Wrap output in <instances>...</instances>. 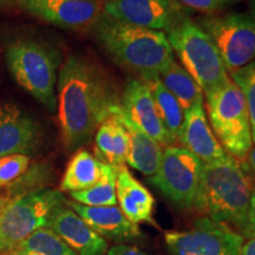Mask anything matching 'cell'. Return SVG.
<instances>
[{
	"label": "cell",
	"instance_id": "cell-1",
	"mask_svg": "<svg viewBox=\"0 0 255 255\" xmlns=\"http://www.w3.org/2000/svg\"><path fill=\"white\" fill-rule=\"evenodd\" d=\"M120 109L121 91L107 70L84 56L64 60L57 82V111L68 150L90 143L98 127Z\"/></svg>",
	"mask_w": 255,
	"mask_h": 255
},
{
	"label": "cell",
	"instance_id": "cell-2",
	"mask_svg": "<svg viewBox=\"0 0 255 255\" xmlns=\"http://www.w3.org/2000/svg\"><path fill=\"white\" fill-rule=\"evenodd\" d=\"M253 183L231 155L212 163H203L194 207L203 218L227 225L244 237Z\"/></svg>",
	"mask_w": 255,
	"mask_h": 255
},
{
	"label": "cell",
	"instance_id": "cell-3",
	"mask_svg": "<svg viewBox=\"0 0 255 255\" xmlns=\"http://www.w3.org/2000/svg\"><path fill=\"white\" fill-rule=\"evenodd\" d=\"M92 30L108 56L143 81L158 77L174 59L163 31L121 23L103 14Z\"/></svg>",
	"mask_w": 255,
	"mask_h": 255
},
{
	"label": "cell",
	"instance_id": "cell-4",
	"mask_svg": "<svg viewBox=\"0 0 255 255\" xmlns=\"http://www.w3.org/2000/svg\"><path fill=\"white\" fill-rule=\"evenodd\" d=\"M5 57L15 82L50 113H55L60 65L58 51L41 41L21 38L8 44Z\"/></svg>",
	"mask_w": 255,
	"mask_h": 255
},
{
	"label": "cell",
	"instance_id": "cell-5",
	"mask_svg": "<svg viewBox=\"0 0 255 255\" xmlns=\"http://www.w3.org/2000/svg\"><path fill=\"white\" fill-rule=\"evenodd\" d=\"M171 50L195 79L203 94L227 83L229 77L218 47L197 23L186 17L165 31Z\"/></svg>",
	"mask_w": 255,
	"mask_h": 255
},
{
	"label": "cell",
	"instance_id": "cell-6",
	"mask_svg": "<svg viewBox=\"0 0 255 255\" xmlns=\"http://www.w3.org/2000/svg\"><path fill=\"white\" fill-rule=\"evenodd\" d=\"M205 95L213 132L220 144L232 157L245 161L254 143L244 92L231 78Z\"/></svg>",
	"mask_w": 255,
	"mask_h": 255
},
{
	"label": "cell",
	"instance_id": "cell-7",
	"mask_svg": "<svg viewBox=\"0 0 255 255\" xmlns=\"http://www.w3.org/2000/svg\"><path fill=\"white\" fill-rule=\"evenodd\" d=\"M66 203L59 190L40 188L9 201L0 208V252H13L40 228L50 227L56 210Z\"/></svg>",
	"mask_w": 255,
	"mask_h": 255
},
{
	"label": "cell",
	"instance_id": "cell-8",
	"mask_svg": "<svg viewBox=\"0 0 255 255\" xmlns=\"http://www.w3.org/2000/svg\"><path fill=\"white\" fill-rule=\"evenodd\" d=\"M199 25L218 47L229 75L255 60V19L248 13L212 14Z\"/></svg>",
	"mask_w": 255,
	"mask_h": 255
},
{
	"label": "cell",
	"instance_id": "cell-9",
	"mask_svg": "<svg viewBox=\"0 0 255 255\" xmlns=\"http://www.w3.org/2000/svg\"><path fill=\"white\" fill-rule=\"evenodd\" d=\"M203 163L183 146H165L161 163L149 182L181 209L194 207Z\"/></svg>",
	"mask_w": 255,
	"mask_h": 255
},
{
	"label": "cell",
	"instance_id": "cell-10",
	"mask_svg": "<svg viewBox=\"0 0 255 255\" xmlns=\"http://www.w3.org/2000/svg\"><path fill=\"white\" fill-rule=\"evenodd\" d=\"M171 255H241L245 238L227 225L200 218L188 231H170L164 235Z\"/></svg>",
	"mask_w": 255,
	"mask_h": 255
},
{
	"label": "cell",
	"instance_id": "cell-11",
	"mask_svg": "<svg viewBox=\"0 0 255 255\" xmlns=\"http://www.w3.org/2000/svg\"><path fill=\"white\" fill-rule=\"evenodd\" d=\"M28 14L66 30L92 28L103 13L105 0H15Z\"/></svg>",
	"mask_w": 255,
	"mask_h": 255
},
{
	"label": "cell",
	"instance_id": "cell-12",
	"mask_svg": "<svg viewBox=\"0 0 255 255\" xmlns=\"http://www.w3.org/2000/svg\"><path fill=\"white\" fill-rule=\"evenodd\" d=\"M105 17L133 26L167 31L187 15L170 0H105Z\"/></svg>",
	"mask_w": 255,
	"mask_h": 255
},
{
	"label": "cell",
	"instance_id": "cell-13",
	"mask_svg": "<svg viewBox=\"0 0 255 255\" xmlns=\"http://www.w3.org/2000/svg\"><path fill=\"white\" fill-rule=\"evenodd\" d=\"M120 114L162 146L175 145L159 120L150 87L143 79H128L121 92Z\"/></svg>",
	"mask_w": 255,
	"mask_h": 255
},
{
	"label": "cell",
	"instance_id": "cell-14",
	"mask_svg": "<svg viewBox=\"0 0 255 255\" xmlns=\"http://www.w3.org/2000/svg\"><path fill=\"white\" fill-rule=\"evenodd\" d=\"M43 129L39 122L13 103L0 104V158L28 155L39 148Z\"/></svg>",
	"mask_w": 255,
	"mask_h": 255
},
{
	"label": "cell",
	"instance_id": "cell-15",
	"mask_svg": "<svg viewBox=\"0 0 255 255\" xmlns=\"http://www.w3.org/2000/svg\"><path fill=\"white\" fill-rule=\"evenodd\" d=\"M178 143L195 155L202 163L220 161L228 155L210 128L203 102L195 104L184 113Z\"/></svg>",
	"mask_w": 255,
	"mask_h": 255
},
{
	"label": "cell",
	"instance_id": "cell-16",
	"mask_svg": "<svg viewBox=\"0 0 255 255\" xmlns=\"http://www.w3.org/2000/svg\"><path fill=\"white\" fill-rule=\"evenodd\" d=\"M77 255H104L108 242L70 207L56 210L50 227Z\"/></svg>",
	"mask_w": 255,
	"mask_h": 255
},
{
	"label": "cell",
	"instance_id": "cell-17",
	"mask_svg": "<svg viewBox=\"0 0 255 255\" xmlns=\"http://www.w3.org/2000/svg\"><path fill=\"white\" fill-rule=\"evenodd\" d=\"M66 205L105 240L129 242L141 237L138 226L129 221L120 207H90L75 201H68Z\"/></svg>",
	"mask_w": 255,
	"mask_h": 255
},
{
	"label": "cell",
	"instance_id": "cell-18",
	"mask_svg": "<svg viewBox=\"0 0 255 255\" xmlns=\"http://www.w3.org/2000/svg\"><path fill=\"white\" fill-rule=\"evenodd\" d=\"M116 195L117 203L129 221L137 226L139 223L155 225L154 196L126 165L117 169Z\"/></svg>",
	"mask_w": 255,
	"mask_h": 255
},
{
	"label": "cell",
	"instance_id": "cell-19",
	"mask_svg": "<svg viewBox=\"0 0 255 255\" xmlns=\"http://www.w3.org/2000/svg\"><path fill=\"white\" fill-rule=\"evenodd\" d=\"M119 116L129 133V152L127 156L128 165L146 176H154L163 154L162 145L138 129L135 124L124 119L120 111Z\"/></svg>",
	"mask_w": 255,
	"mask_h": 255
},
{
	"label": "cell",
	"instance_id": "cell-20",
	"mask_svg": "<svg viewBox=\"0 0 255 255\" xmlns=\"http://www.w3.org/2000/svg\"><path fill=\"white\" fill-rule=\"evenodd\" d=\"M96 151L102 162L122 167L129 152V133L120 120L119 113L105 120L95 133Z\"/></svg>",
	"mask_w": 255,
	"mask_h": 255
},
{
	"label": "cell",
	"instance_id": "cell-21",
	"mask_svg": "<svg viewBox=\"0 0 255 255\" xmlns=\"http://www.w3.org/2000/svg\"><path fill=\"white\" fill-rule=\"evenodd\" d=\"M103 165L104 162L91 152L79 149L66 165L60 182V190L69 191L71 194L92 187L101 180Z\"/></svg>",
	"mask_w": 255,
	"mask_h": 255
},
{
	"label": "cell",
	"instance_id": "cell-22",
	"mask_svg": "<svg viewBox=\"0 0 255 255\" xmlns=\"http://www.w3.org/2000/svg\"><path fill=\"white\" fill-rule=\"evenodd\" d=\"M158 78L164 88L176 98L184 113L195 104L203 102L202 89L190 73L174 59L159 73Z\"/></svg>",
	"mask_w": 255,
	"mask_h": 255
},
{
	"label": "cell",
	"instance_id": "cell-23",
	"mask_svg": "<svg viewBox=\"0 0 255 255\" xmlns=\"http://www.w3.org/2000/svg\"><path fill=\"white\" fill-rule=\"evenodd\" d=\"M145 82L150 87L161 123L163 124L165 131L176 144L178 143L181 131H182L184 121V111L182 107L176 101V98L164 88L158 77Z\"/></svg>",
	"mask_w": 255,
	"mask_h": 255
},
{
	"label": "cell",
	"instance_id": "cell-24",
	"mask_svg": "<svg viewBox=\"0 0 255 255\" xmlns=\"http://www.w3.org/2000/svg\"><path fill=\"white\" fill-rule=\"evenodd\" d=\"M117 169L119 167L104 163L101 180L88 189L70 194L73 201L90 207L117 206Z\"/></svg>",
	"mask_w": 255,
	"mask_h": 255
},
{
	"label": "cell",
	"instance_id": "cell-25",
	"mask_svg": "<svg viewBox=\"0 0 255 255\" xmlns=\"http://www.w3.org/2000/svg\"><path fill=\"white\" fill-rule=\"evenodd\" d=\"M33 252L39 255H77L52 229L40 228L20 242L13 253Z\"/></svg>",
	"mask_w": 255,
	"mask_h": 255
},
{
	"label": "cell",
	"instance_id": "cell-26",
	"mask_svg": "<svg viewBox=\"0 0 255 255\" xmlns=\"http://www.w3.org/2000/svg\"><path fill=\"white\" fill-rule=\"evenodd\" d=\"M231 78L241 89L246 98L248 113H250L252 136H253V143L255 144V60L231 73Z\"/></svg>",
	"mask_w": 255,
	"mask_h": 255
},
{
	"label": "cell",
	"instance_id": "cell-27",
	"mask_svg": "<svg viewBox=\"0 0 255 255\" xmlns=\"http://www.w3.org/2000/svg\"><path fill=\"white\" fill-rule=\"evenodd\" d=\"M30 158L27 155H11L0 158V187L18 180L26 173Z\"/></svg>",
	"mask_w": 255,
	"mask_h": 255
},
{
	"label": "cell",
	"instance_id": "cell-28",
	"mask_svg": "<svg viewBox=\"0 0 255 255\" xmlns=\"http://www.w3.org/2000/svg\"><path fill=\"white\" fill-rule=\"evenodd\" d=\"M170 1L183 11L190 9L207 15L216 14L225 7L221 0H170Z\"/></svg>",
	"mask_w": 255,
	"mask_h": 255
},
{
	"label": "cell",
	"instance_id": "cell-29",
	"mask_svg": "<svg viewBox=\"0 0 255 255\" xmlns=\"http://www.w3.org/2000/svg\"><path fill=\"white\" fill-rule=\"evenodd\" d=\"M255 238V187L252 193L250 210H248L247 227L244 232V238Z\"/></svg>",
	"mask_w": 255,
	"mask_h": 255
},
{
	"label": "cell",
	"instance_id": "cell-30",
	"mask_svg": "<svg viewBox=\"0 0 255 255\" xmlns=\"http://www.w3.org/2000/svg\"><path fill=\"white\" fill-rule=\"evenodd\" d=\"M104 255H150L148 253L138 250V248L128 246V245H119V246L111 247L108 250L107 253Z\"/></svg>",
	"mask_w": 255,
	"mask_h": 255
},
{
	"label": "cell",
	"instance_id": "cell-31",
	"mask_svg": "<svg viewBox=\"0 0 255 255\" xmlns=\"http://www.w3.org/2000/svg\"><path fill=\"white\" fill-rule=\"evenodd\" d=\"M241 255H255V238H247L241 248Z\"/></svg>",
	"mask_w": 255,
	"mask_h": 255
},
{
	"label": "cell",
	"instance_id": "cell-32",
	"mask_svg": "<svg viewBox=\"0 0 255 255\" xmlns=\"http://www.w3.org/2000/svg\"><path fill=\"white\" fill-rule=\"evenodd\" d=\"M246 159H247V163H248V168H250L252 174H253L255 177V145H253V148L251 149L250 154H248Z\"/></svg>",
	"mask_w": 255,
	"mask_h": 255
},
{
	"label": "cell",
	"instance_id": "cell-33",
	"mask_svg": "<svg viewBox=\"0 0 255 255\" xmlns=\"http://www.w3.org/2000/svg\"><path fill=\"white\" fill-rule=\"evenodd\" d=\"M250 15L255 19V0H250Z\"/></svg>",
	"mask_w": 255,
	"mask_h": 255
},
{
	"label": "cell",
	"instance_id": "cell-34",
	"mask_svg": "<svg viewBox=\"0 0 255 255\" xmlns=\"http://www.w3.org/2000/svg\"><path fill=\"white\" fill-rule=\"evenodd\" d=\"M223 6H227V5H234V4H238V2H241V1H246V0H221Z\"/></svg>",
	"mask_w": 255,
	"mask_h": 255
},
{
	"label": "cell",
	"instance_id": "cell-35",
	"mask_svg": "<svg viewBox=\"0 0 255 255\" xmlns=\"http://www.w3.org/2000/svg\"><path fill=\"white\" fill-rule=\"evenodd\" d=\"M13 255H39V254L33 253V252H27V253H13Z\"/></svg>",
	"mask_w": 255,
	"mask_h": 255
}]
</instances>
